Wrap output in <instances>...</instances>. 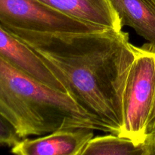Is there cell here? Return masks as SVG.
<instances>
[{
  "instance_id": "6da1fadb",
  "label": "cell",
  "mask_w": 155,
  "mask_h": 155,
  "mask_svg": "<svg viewBox=\"0 0 155 155\" xmlns=\"http://www.w3.org/2000/svg\"><path fill=\"white\" fill-rule=\"evenodd\" d=\"M5 30L39 55L100 131L120 136L123 93L136 54L128 33L44 34Z\"/></svg>"
},
{
  "instance_id": "7a4b0ae2",
  "label": "cell",
  "mask_w": 155,
  "mask_h": 155,
  "mask_svg": "<svg viewBox=\"0 0 155 155\" xmlns=\"http://www.w3.org/2000/svg\"><path fill=\"white\" fill-rule=\"evenodd\" d=\"M0 114L21 139L68 129L99 130L94 118L68 94L42 84L2 57Z\"/></svg>"
},
{
  "instance_id": "3957f363",
  "label": "cell",
  "mask_w": 155,
  "mask_h": 155,
  "mask_svg": "<svg viewBox=\"0 0 155 155\" xmlns=\"http://www.w3.org/2000/svg\"><path fill=\"white\" fill-rule=\"evenodd\" d=\"M155 98V48L136 47L122 98L123 127L120 137L136 142L147 140L146 130Z\"/></svg>"
},
{
  "instance_id": "277c9868",
  "label": "cell",
  "mask_w": 155,
  "mask_h": 155,
  "mask_svg": "<svg viewBox=\"0 0 155 155\" xmlns=\"http://www.w3.org/2000/svg\"><path fill=\"white\" fill-rule=\"evenodd\" d=\"M0 25L44 34H80L106 30L66 16L39 0H0Z\"/></svg>"
},
{
  "instance_id": "5b68a950",
  "label": "cell",
  "mask_w": 155,
  "mask_h": 155,
  "mask_svg": "<svg viewBox=\"0 0 155 155\" xmlns=\"http://www.w3.org/2000/svg\"><path fill=\"white\" fill-rule=\"evenodd\" d=\"M94 130H57L36 139H21L12 147L13 155H80L94 137Z\"/></svg>"
},
{
  "instance_id": "8992f818",
  "label": "cell",
  "mask_w": 155,
  "mask_h": 155,
  "mask_svg": "<svg viewBox=\"0 0 155 155\" xmlns=\"http://www.w3.org/2000/svg\"><path fill=\"white\" fill-rule=\"evenodd\" d=\"M0 57L54 90L68 94L42 59L25 43L0 25Z\"/></svg>"
},
{
  "instance_id": "52a82bcc",
  "label": "cell",
  "mask_w": 155,
  "mask_h": 155,
  "mask_svg": "<svg viewBox=\"0 0 155 155\" xmlns=\"http://www.w3.org/2000/svg\"><path fill=\"white\" fill-rule=\"evenodd\" d=\"M60 13L106 30H122L109 0H39Z\"/></svg>"
},
{
  "instance_id": "ba28073f",
  "label": "cell",
  "mask_w": 155,
  "mask_h": 155,
  "mask_svg": "<svg viewBox=\"0 0 155 155\" xmlns=\"http://www.w3.org/2000/svg\"><path fill=\"white\" fill-rule=\"evenodd\" d=\"M122 27L127 26L155 46V2L153 0H109Z\"/></svg>"
},
{
  "instance_id": "9c48e42d",
  "label": "cell",
  "mask_w": 155,
  "mask_h": 155,
  "mask_svg": "<svg viewBox=\"0 0 155 155\" xmlns=\"http://www.w3.org/2000/svg\"><path fill=\"white\" fill-rule=\"evenodd\" d=\"M149 139L136 142L113 134L93 137L80 155H147Z\"/></svg>"
},
{
  "instance_id": "30bf717a",
  "label": "cell",
  "mask_w": 155,
  "mask_h": 155,
  "mask_svg": "<svg viewBox=\"0 0 155 155\" xmlns=\"http://www.w3.org/2000/svg\"><path fill=\"white\" fill-rule=\"evenodd\" d=\"M21 139L15 127L0 114V146L12 147Z\"/></svg>"
},
{
  "instance_id": "8fae6325",
  "label": "cell",
  "mask_w": 155,
  "mask_h": 155,
  "mask_svg": "<svg viewBox=\"0 0 155 155\" xmlns=\"http://www.w3.org/2000/svg\"><path fill=\"white\" fill-rule=\"evenodd\" d=\"M146 134L147 137L152 136L155 134V98L154 101V105H153L152 107V110H151V115H150L149 120H148V125H147Z\"/></svg>"
},
{
  "instance_id": "7c38bea8",
  "label": "cell",
  "mask_w": 155,
  "mask_h": 155,
  "mask_svg": "<svg viewBox=\"0 0 155 155\" xmlns=\"http://www.w3.org/2000/svg\"><path fill=\"white\" fill-rule=\"evenodd\" d=\"M149 139V148L147 155H155V140L154 138L148 137Z\"/></svg>"
},
{
  "instance_id": "4fadbf2b",
  "label": "cell",
  "mask_w": 155,
  "mask_h": 155,
  "mask_svg": "<svg viewBox=\"0 0 155 155\" xmlns=\"http://www.w3.org/2000/svg\"><path fill=\"white\" fill-rule=\"evenodd\" d=\"M149 137H150V136H149ZM151 137H152V138H154V140H155V134L154 135V136H151Z\"/></svg>"
},
{
  "instance_id": "5bb4252c",
  "label": "cell",
  "mask_w": 155,
  "mask_h": 155,
  "mask_svg": "<svg viewBox=\"0 0 155 155\" xmlns=\"http://www.w3.org/2000/svg\"><path fill=\"white\" fill-rule=\"evenodd\" d=\"M153 1H154V2H155V0H153Z\"/></svg>"
}]
</instances>
